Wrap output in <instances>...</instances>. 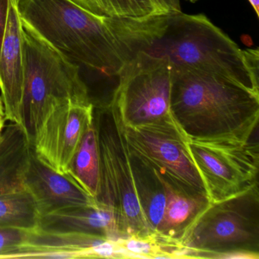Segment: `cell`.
<instances>
[{
	"label": "cell",
	"mask_w": 259,
	"mask_h": 259,
	"mask_svg": "<svg viewBox=\"0 0 259 259\" xmlns=\"http://www.w3.org/2000/svg\"><path fill=\"white\" fill-rule=\"evenodd\" d=\"M22 24L74 63L117 76L139 53L163 36L169 15L107 17L72 0H17Z\"/></svg>",
	"instance_id": "6da1fadb"
},
{
	"label": "cell",
	"mask_w": 259,
	"mask_h": 259,
	"mask_svg": "<svg viewBox=\"0 0 259 259\" xmlns=\"http://www.w3.org/2000/svg\"><path fill=\"white\" fill-rule=\"evenodd\" d=\"M170 111L189 140L257 139L258 92L227 78L174 66Z\"/></svg>",
	"instance_id": "7a4b0ae2"
},
{
	"label": "cell",
	"mask_w": 259,
	"mask_h": 259,
	"mask_svg": "<svg viewBox=\"0 0 259 259\" xmlns=\"http://www.w3.org/2000/svg\"><path fill=\"white\" fill-rule=\"evenodd\" d=\"M172 66L227 78L259 93L245 51L203 14L169 15L163 36L148 50Z\"/></svg>",
	"instance_id": "3957f363"
},
{
	"label": "cell",
	"mask_w": 259,
	"mask_h": 259,
	"mask_svg": "<svg viewBox=\"0 0 259 259\" xmlns=\"http://www.w3.org/2000/svg\"><path fill=\"white\" fill-rule=\"evenodd\" d=\"M23 127L31 145L60 104H92L79 66L22 24Z\"/></svg>",
	"instance_id": "277c9868"
},
{
	"label": "cell",
	"mask_w": 259,
	"mask_h": 259,
	"mask_svg": "<svg viewBox=\"0 0 259 259\" xmlns=\"http://www.w3.org/2000/svg\"><path fill=\"white\" fill-rule=\"evenodd\" d=\"M100 154L97 201L111 209L121 239L157 236L138 198L124 125L113 105L94 109Z\"/></svg>",
	"instance_id": "5b68a950"
},
{
	"label": "cell",
	"mask_w": 259,
	"mask_h": 259,
	"mask_svg": "<svg viewBox=\"0 0 259 259\" xmlns=\"http://www.w3.org/2000/svg\"><path fill=\"white\" fill-rule=\"evenodd\" d=\"M188 257H212L232 251L259 254L258 184L218 202H210L179 241Z\"/></svg>",
	"instance_id": "8992f818"
},
{
	"label": "cell",
	"mask_w": 259,
	"mask_h": 259,
	"mask_svg": "<svg viewBox=\"0 0 259 259\" xmlns=\"http://www.w3.org/2000/svg\"><path fill=\"white\" fill-rule=\"evenodd\" d=\"M174 74L167 58L148 51L124 66L110 105L116 107L125 126L175 122L170 111Z\"/></svg>",
	"instance_id": "52a82bcc"
},
{
	"label": "cell",
	"mask_w": 259,
	"mask_h": 259,
	"mask_svg": "<svg viewBox=\"0 0 259 259\" xmlns=\"http://www.w3.org/2000/svg\"><path fill=\"white\" fill-rule=\"evenodd\" d=\"M258 139L189 140V152L210 202L224 201L258 184Z\"/></svg>",
	"instance_id": "ba28073f"
},
{
	"label": "cell",
	"mask_w": 259,
	"mask_h": 259,
	"mask_svg": "<svg viewBox=\"0 0 259 259\" xmlns=\"http://www.w3.org/2000/svg\"><path fill=\"white\" fill-rule=\"evenodd\" d=\"M124 128L132 151L185 192L207 197L189 152V139L176 122Z\"/></svg>",
	"instance_id": "9c48e42d"
},
{
	"label": "cell",
	"mask_w": 259,
	"mask_h": 259,
	"mask_svg": "<svg viewBox=\"0 0 259 259\" xmlns=\"http://www.w3.org/2000/svg\"><path fill=\"white\" fill-rule=\"evenodd\" d=\"M94 109L93 104L66 103L56 107L31 145L38 158L57 172L66 174L88 125L93 120Z\"/></svg>",
	"instance_id": "30bf717a"
},
{
	"label": "cell",
	"mask_w": 259,
	"mask_h": 259,
	"mask_svg": "<svg viewBox=\"0 0 259 259\" xmlns=\"http://www.w3.org/2000/svg\"><path fill=\"white\" fill-rule=\"evenodd\" d=\"M24 185L32 196L40 218L66 207L98 201L69 175L57 172L39 159L32 146Z\"/></svg>",
	"instance_id": "8fae6325"
},
{
	"label": "cell",
	"mask_w": 259,
	"mask_h": 259,
	"mask_svg": "<svg viewBox=\"0 0 259 259\" xmlns=\"http://www.w3.org/2000/svg\"><path fill=\"white\" fill-rule=\"evenodd\" d=\"M0 91L6 119L23 127L22 23L16 0H10L8 22L0 49Z\"/></svg>",
	"instance_id": "7c38bea8"
},
{
	"label": "cell",
	"mask_w": 259,
	"mask_h": 259,
	"mask_svg": "<svg viewBox=\"0 0 259 259\" xmlns=\"http://www.w3.org/2000/svg\"><path fill=\"white\" fill-rule=\"evenodd\" d=\"M108 238L77 232L28 231L25 243L14 258H84L96 257L97 247Z\"/></svg>",
	"instance_id": "4fadbf2b"
},
{
	"label": "cell",
	"mask_w": 259,
	"mask_h": 259,
	"mask_svg": "<svg viewBox=\"0 0 259 259\" xmlns=\"http://www.w3.org/2000/svg\"><path fill=\"white\" fill-rule=\"evenodd\" d=\"M39 228L48 231L77 232L121 239L111 209L97 201L89 205L66 207L40 219Z\"/></svg>",
	"instance_id": "5bb4252c"
},
{
	"label": "cell",
	"mask_w": 259,
	"mask_h": 259,
	"mask_svg": "<svg viewBox=\"0 0 259 259\" xmlns=\"http://www.w3.org/2000/svg\"><path fill=\"white\" fill-rule=\"evenodd\" d=\"M160 177L166 190V205L157 236L180 245L187 227L210 201L207 197L188 193L164 176Z\"/></svg>",
	"instance_id": "9a60e30c"
},
{
	"label": "cell",
	"mask_w": 259,
	"mask_h": 259,
	"mask_svg": "<svg viewBox=\"0 0 259 259\" xmlns=\"http://www.w3.org/2000/svg\"><path fill=\"white\" fill-rule=\"evenodd\" d=\"M130 151L138 198L150 226L157 235L166 205L164 185L155 168L130 148Z\"/></svg>",
	"instance_id": "2e32d148"
},
{
	"label": "cell",
	"mask_w": 259,
	"mask_h": 259,
	"mask_svg": "<svg viewBox=\"0 0 259 259\" xmlns=\"http://www.w3.org/2000/svg\"><path fill=\"white\" fill-rule=\"evenodd\" d=\"M66 174L97 200L100 189V154L95 118L88 125Z\"/></svg>",
	"instance_id": "e0dca14e"
},
{
	"label": "cell",
	"mask_w": 259,
	"mask_h": 259,
	"mask_svg": "<svg viewBox=\"0 0 259 259\" xmlns=\"http://www.w3.org/2000/svg\"><path fill=\"white\" fill-rule=\"evenodd\" d=\"M93 14L107 17L140 18L170 15L161 0H72Z\"/></svg>",
	"instance_id": "ac0fdd59"
},
{
	"label": "cell",
	"mask_w": 259,
	"mask_h": 259,
	"mask_svg": "<svg viewBox=\"0 0 259 259\" xmlns=\"http://www.w3.org/2000/svg\"><path fill=\"white\" fill-rule=\"evenodd\" d=\"M40 217L28 191L0 195V227L32 231L38 228Z\"/></svg>",
	"instance_id": "d6986e66"
},
{
	"label": "cell",
	"mask_w": 259,
	"mask_h": 259,
	"mask_svg": "<svg viewBox=\"0 0 259 259\" xmlns=\"http://www.w3.org/2000/svg\"><path fill=\"white\" fill-rule=\"evenodd\" d=\"M28 233L25 230L0 227V259L14 258L26 242Z\"/></svg>",
	"instance_id": "ffe728a7"
},
{
	"label": "cell",
	"mask_w": 259,
	"mask_h": 259,
	"mask_svg": "<svg viewBox=\"0 0 259 259\" xmlns=\"http://www.w3.org/2000/svg\"><path fill=\"white\" fill-rule=\"evenodd\" d=\"M9 6L10 0H0V49L4 42L8 22Z\"/></svg>",
	"instance_id": "44dd1931"
},
{
	"label": "cell",
	"mask_w": 259,
	"mask_h": 259,
	"mask_svg": "<svg viewBox=\"0 0 259 259\" xmlns=\"http://www.w3.org/2000/svg\"><path fill=\"white\" fill-rule=\"evenodd\" d=\"M259 254L248 251H232L222 254L218 258L221 259H258Z\"/></svg>",
	"instance_id": "7402d4cb"
},
{
	"label": "cell",
	"mask_w": 259,
	"mask_h": 259,
	"mask_svg": "<svg viewBox=\"0 0 259 259\" xmlns=\"http://www.w3.org/2000/svg\"><path fill=\"white\" fill-rule=\"evenodd\" d=\"M161 1L169 9L171 14L181 13L180 0H161Z\"/></svg>",
	"instance_id": "603a6c76"
},
{
	"label": "cell",
	"mask_w": 259,
	"mask_h": 259,
	"mask_svg": "<svg viewBox=\"0 0 259 259\" xmlns=\"http://www.w3.org/2000/svg\"><path fill=\"white\" fill-rule=\"evenodd\" d=\"M251 7L254 9L257 17L259 16V0H248Z\"/></svg>",
	"instance_id": "cb8c5ba5"
},
{
	"label": "cell",
	"mask_w": 259,
	"mask_h": 259,
	"mask_svg": "<svg viewBox=\"0 0 259 259\" xmlns=\"http://www.w3.org/2000/svg\"><path fill=\"white\" fill-rule=\"evenodd\" d=\"M6 119L5 116H0V133H2L3 130L6 125Z\"/></svg>",
	"instance_id": "d4e9b609"
},
{
	"label": "cell",
	"mask_w": 259,
	"mask_h": 259,
	"mask_svg": "<svg viewBox=\"0 0 259 259\" xmlns=\"http://www.w3.org/2000/svg\"><path fill=\"white\" fill-rule=\"evenodd\" d=\"M0 116H5V110H4V103L1 97H0Z\"/></svg>",
	"instance_id": "484cf974"
},
{
	"label": "cell",
	"mask_w": 259,
	"mask_h": 259,
	"mask_svg": "<svg viewBox=\"0 0 259 259\" xmlns=\"http://www.w3.org/2000/svg\"><path fill=\"white\" fill-rule=\"evenodd\" d=\"M187 1H189V2L192 3V4H194V3L197 2V1H198V0H187Z\"/></svg>",
	"instance_id": "4316f807"
},
{
	"label": "cell",
	"mask_w": 259,
	"mask_h": 259,
	"mask_svg": "<svg viewBox=\"0 0 259 259\" xmlns=\"http://www.w3.org/2000/svg\"><path fill=\"white\" fill-rule=\"evenodd\" d=\"M1 135H2V133H0V139H1Z\"/></svg>",
	"instance_id": "83f0119b"
},
{
	"label": "cell",
	"mask_w": 259,
	"mask_h": 259,
	"mask_svg": "<svg viewBox=\"0 0 259 259\" xmlns=\"http://www.w3.org/2000/svg\"><path fill=\"white\" fill-rule=\"evenodd\" d=\"M16 1H17V0H16Z\"/></svg>",
	"instance_id": "f1b7e54d"
}]
</instances>
